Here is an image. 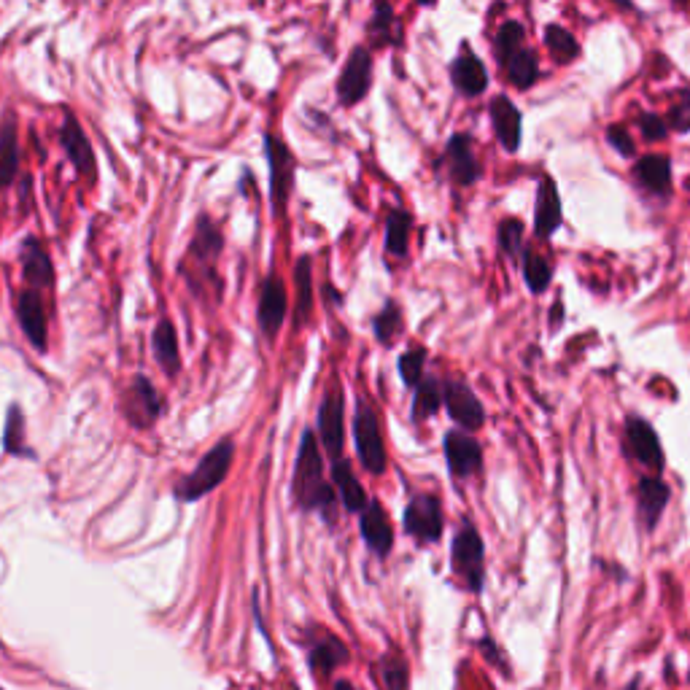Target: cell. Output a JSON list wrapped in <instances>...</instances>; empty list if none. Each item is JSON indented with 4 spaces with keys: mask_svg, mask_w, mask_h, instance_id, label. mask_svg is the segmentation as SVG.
<instances>
[{
    "mask_svg": "<svg viewBox=\"0 0 690 690\" xmlns=\"http://www.w3.org/2000/svg\"><path fill=\"white\" fill-rule=\"evenodd\" d=\"M292 494L294 502L302 510H319L327 523L337 521V499L340 496H337L335 486L324 480L319 443H316V434L310 429L302 434L300 453H297V464H294Z\"/></svg>",
    "mask_w": 690,
    "mask_h": 690,
    "instance_id": "obj_1",
    "label": "cell"
},
{
    "mask_svg": "<svg viewBox=\"0 0 690 690\" xmlns=\"http://www.w3.org/2000/svg\"><path fill=\"white\" fill-rule=\"evenodd\" d=\"M232 459H235V443H232V440H222V443L213 445L211 451L200 459V464H197L186 478H181L176 483L178 499H181V502H197V499H203L208 491H213V488L227 478V472H230L232 467Z\"/></svg>",
    "mask_w": 690,
    "mask_h": 690,
    "instance_id": "obj_2",
    "label": "cell"
},
{
    "mask_svg": "<svg viewBox=\"0 0 690 690\" xmlns=\"http://www.w3.org/2000/svg\"><path fill=\"white\" fill-rule=\"evenodd\" d=\"M356 451H359V461L370 475H383L386 472V445H383L381 421L378 413L372 410L367 402H359L356 410Z\"/></svg>",
    "mask_w": 690,
    "mask_h": 690,
    "instance_id": "obj_3",
    "label": "cell"
},
{
    "mask_svg": "<svg viewBox=\"0 0 690 690\" xmlns=\"http://www.w3.org/2000/svg\"><path fill=\"white\" fill-rule=\"evenodd\" d=\"M453 569L464 577L469 591H480L483 588V577H486V564H483V540L475 531L472 523H464L453 540Z\"/></svg>",
    "mask_w": 690,
    "mask_h": 690,
    "instance_id": "obj_4",
    "label": "cell"
},
{
    "mask_svg": "<svg viewBox=\"0 0 690 690\" xmlns=\"http://www.w3.org/2000/svg\"><path fill=\"white\" fill-rule=\"evenodd\" d=\"M122 410L124 418L133 426H138V429L154 426V421L160 418L162 399L157 389L151 386L149 378H143V375L133 378V383L122 394Z\"/></svg>",
    "mask_w": 690,
    "mask_h": 690,
    "instance_id": "obj_5",
    "label": "cell"
},
{
    "mask_svg": "<svg viewBox=\"0 0 690 690\" xmlns=\"http://www.w3.org/2000/svg\"><path fill=\"white\" fill-rule=\"evenodd\" d=\"M319 434L321 443L327 448V453L332 456V461L340 459L343 453V440H345V399L340 383L335 381V386L327 391V397L319 407Z\"/></svg>",
    "mask_w": 690,
    "mask_h": 690,
    "instance_id": "obj_6",
    "label": "cell"
},
{
    "mask_svg": "<svg viewBox=\"0 0 690 690\" xmlns=\"http://www.w3.org/2000/svg\"><path fill=\"white\" fill-rule=\"evenodd\" d=\"M372 84V57L364 46H356L354 52L348 54L343 73L337 79V98L343 106H354L370 92Z\"/></svg>",
    "mask_w": 690,
    "mask_h": 690,
    "instance_id": "obj_7",
    "label": "cell"
},
{
    "mask_svg": "<svg viewBox=\"0 0 690 690\" xmlns=\"http://www.w3.org/2000/svg\"><path fill=\"white\" fill-rule=\"evenodd\" d=\"M405 531L421 542L440 540L443 534V505L432 494H418L405 510Z\"/></svg>",
    "mask_w": 690,
    "mask_h": 690,
    "instance_id": "obj_8",
    "label": "cell"
},
{
    "mask_svg": "<svg viewBox=\"0 0 690 690\" xmlns=\"http://www.w3.org/2000/svg\"><path fill=\"white\" fill-rule=\"evenodd\" d=\"M267 162H270V192H273L275 211L284 213L286 197H289V186H292V170L294 157L292 151L286 149V143L275 135H267Z\"/></svg>",
    "mask_w": 690,
    "mask_h": 690,
    "instance_id": "obj_9",
    "label": "cell"
},
{
    "mask_svg": "<svg viewBox=\"0 0 690 690\" xmlns=\"http://www.w3.org/2000/svg\"><path fill=\"white\" fill-rule=\"evenodd\" d=\"M443 399L453 421L464 426L467 432H475V429L486 424V410H483L480 399L475 397V391L469 389L467 383L451 381L443 389Z\"/></svg>",
    "mask_w": 690,
    "mask_h": 690,
    "instance_id": "obj_10",
    "label": "cell"
},
{
    "mask_svg": "<svg viewBox=\"0 0 690 690\" xmlns=\"http://www.w3.org/2000/svg\"><path fill=\"white\" fill-rule=\"evenodd\" d=\"M62 146L68 151V160L73 162V168L79 170V176H84L87 181H95V173H98V165H95V151H92V143L81 130V124L76 122V116L68 111L65 114V122H62Z\"/></svg>",
    "mask_w": 690,
    "mask_h": 690,
    "instance_id": "obj_11",
    "label": "cell"
},
{
    "mask_svg": "<svg viewBox=\"0 0 690 690\" xmlns=\"http://www.w3.org/2000/svg\"><path fill=\"white\" fill-rule=\"evenodd\" d=\"M445 459L456 478H469L483 469V448L475 437L464 432H451L445 437Z\"/></svg>",
    "mask_w": 690,
    "mask_h": 690,
    "instance_id": "obj_12",
    "label": "cell"
},
{
    "mask_svg": "<svg viewBox=\"0 0 690 690\" xmlns=\"http://www.w3.org/2000/svg\"><path fill=\"white\" fill-rule=\"evenodd\" d=\"M286 289L281 284L278 275H267V281L262 284V294H259V327L267 337L278 335V329L286 319Z\"/></svg>",
    "mask_w": 690,
    "mask_h": 690,
    "instance_id": "obj_13",
    "label": "cell"
},
{
    "mask_svg": "<svg viewBox=\"0 0 690 690\" xmlns=\"http://www.w3.org/2000/svg\"><path fill=\"white\" fill-rule=\"evenodd\" d=\"M17 319L27 340L33 343L36 351H46V313L44 300L36 289H27L17 297Z\"/></svg>",
    "mask_w": 690,
    "mask_h": 690,
    "instance_id": "obj_14",
    "label": "cell"
},
{
    "mask_svg": "<svg viewBox=\"0 0 690 690\" xmlns=\"http://www.w3.org/2000/svg\"><path fill=\"white\" fill-rule=\"evenodd\" d=\"M626 432H629V443L631 448H634V456H637L645 467H664V448H661V440H658V434L653 432V426L647 424V421H642V418H629V421H626Z\"/></svg>",
    "mask_w": 690,
    "mask_h": 690,
    "instance_id": "obj_15",
    "label": "cell"
},
{
    "mask_svg": "<svg viewBox=\"0 0 690 690\" xmlns=\"http://www.w3.org/2000/svg\"><path fill=\"white\" fill-rule=\"evenodd\" d=\"M445 162L451 168V176L456 184H475L480 178V162L472 154V138L469 135H453L448 149H445Z\"/></svg>",
    "mask_w": 690,
    "mask_h": 690,
    "instance_id": "obj_16",
    "label": "cell"
},
{
    "mask_svg": "<svg viewBox=\"0 0 690 690\" xmlns=\"http://www.w3.org/2000/svg\"><path fill=\"white\" fill-rule=\"evenodd\" d=\"M491 122H494L496 138L507 151H518L521 146V111L505 95L491 100Z\"/></svg>",
    "mask_w": 690,
    "mask_h": 690,
    "instance_id": "obj_17",
    "label": "cell"
},
{
    "mask_svg": "<svg viewBox=\"0 0 690 690\" xmlns=\"http://www.w3.org/2000/svg\"><path fill=\"white\" fill-rule=\"evenodd\" d=\"M561 224V197L553 178H542L537 189V211H534V232L540 238H550Z\"/></svg>",
    "mask_w": 690,
    "mask_h": 690,
    "instance_id": "obj_18",
    "label": "cell"
},
{
    "mask_svg": "<svg viewBox=\"0 0 690 690\" xmlns=\"http://www.w3.org/2000/svg\"><path fill=\"white\" fill-rule=\"evenodd\" d=\"M451 79L461 95H467V98H478L480 92H483L488 84L486 65H483L475 54L469 52V49H464V52L456 57V62H453Z\"/></svg>",
    "mask_w": 690,
    "mask_h": 690,
    "instance_id": "obj_19",
    "label": "cell"
},
{
    "mask_svg": "<svg viewBox=\"0 0 690 690\" xmlns=\"http://www.w3.org/2000/svg\"><path fill=\"white\" fill-rule=\"evenodd\" d=\"M362 537L370 545V550H375L378 556H386L391 545H394V531H391L389 515H386V510L378 502H370L362 510Z\"/></svg>",
    "mask_w": 690,
    "mask_h": 690,
    "instance_id": "obj_20",
    "label": "cell"
},
{
    "mask_svg": "<svg viewBox=\"0 0 690 690\" xmlns=\"http://www.w3.org/2000/svg\"><path fill=\"white\" fill-rule=\"evenodd\" d=\"M332 483H335V491L340 496V502L348 513H362L364 507L370 505L367 502V491L356 480V475L351 472V461L337 459L332 461Z\"/></svg>",
    "mask_w": 690,
    "mask_h": 690,
    "instance_id": "obj_21",
    "label": "cell"
},
{
    "mask_svg": "<svg viewBox=\"0 0 690 690\" xmlns=\"http://www.w3.org/2000/svg\"><path fill=\"white\" fill-rule=\"evenodd\" d=\"M639 518L645 521L647 529H655V523L669 505V486L661 478H642L637 488Z\"/></svg>",
    "mask_w": 690,
    "mask_h": 690,
    "instance_id": "obj_22",
    "label": "cell"
},
{
    "mask_svg": "<svg viewBox=\"0 0 690 690\" xmlns=\"http://www.w3.org/2000/svg\"><path fill=\"white\" fill-rule=\"evenodd\" d=\"M22 270H25V278L33 286H52V259H49L44 243L38 238L25 240V246H22Z\"/></svg>",
    "mask_w": 690,
    "mask_h": 690,
    "instance_id": "obj_23",
    "label": "cell"
},
{
    "mask_svg": "<svg viewBox=\"0 0 690 690\" xmlns=\"http://www.w3.org/2000/svg\"><path fill=\"white\" fill-rule=\"evenodd\" d=\"M634 178L655 195H666L672 186V162L669 157H658V154L642 157L634 168Z\"/></svg>",
    "mask_w": 690,
    "mask_h": 690,
    "instance_id": "obj_24",
    "label": "cell"
},
{
    "mask_svg": "<svg viewBox=\"0 0 690 690\" xmlns=\"http://www.w3.org/2000/svg\"><path fill=\"white\" fill-rule=\"evenodd\" d=\"M151 345H154V356L157 362L165 370V375H178V367H181V356H178V335L176 327L170 324L168 319L160 321L154 335H151Z\"/></svg>",
    "mask_w": 690,
    "mask_h": 690,
    "instance_id": "obj_25",
    "label": "cell"
},
{
    "mask_svg": "<svg viewBox=\"0 0 690 690\" xmlns=\"http://www.w3.org/2000/svg\"><path fill=\"white\" fill-rule=\"evenodd\" d=\"M19 173V143H17V124L14 116H9L0 127V189L17 178Z\"/></svg>",
    "mask_w": 690,
    "mask_h": 690,
    "instance_id": "obj_26",
    "label": "cell"
},
{
    "mask_svg": "<svg viewBox=\"0 0 690 690\" xmlns=\"http://www.w3.org/2000/svg\"><path fill=\"white\" fill-rule=\"evenodd\" d=\"M345 661H348V647L337 637H324L319 645L310 650V669L319 677H329Z\"/></svg>",
    "mask_w": 690,
    "mask_h": 690,
    "instance_id": "obj_27",
    "label": "cell"
},
{
    "mask_svg": "<svg viewBox=\"0 0 690 690\" xmlns=\"http://www.w3.org/2000/svg\"><path fill=\"white\" fill-rule=\"evenodd\" d=\"M505 71L518 89L531 87L534 81L540 79V62H537V54L531 52V49H518V52L505 62Z\"/></svg>",
    "mask_w": 690,
    "mask_h": 690,
    "instance_id": "obj_28",
    "label": "cell"
},
{
    "mask_svg": "<svg viewBox=\"0 0 690 690\" xmlns=\"http://www.w3.org/2000/svg\"><path fill=\"white\" fill-rule=\"evenodd\" d=\"M294 281H297V308H294V321L305 324L313 310V273H310V257H302L294 267Z\"/></svg>",
    "mask_w": 690,
    "mask_h": 690,
    "instance_id": "obj_29",
    "label": "cell"
},
{
    "mask_svg": "<svg viewBox=\"0 0 690 690\" xmlns=\"http://www.w3.org/2000/svg\"><path fill=\"white\" fill-rule=\"evenodd\" d=\"M440 405H443V386H440L437 378H424L418 383L416 399H413V418L426 421V418H432L440 410Z\"/></svg>",
    "mask_w": 690,
    "mask_h": 690,
    "instance_id": "obj_30",
    "label": "cell"
},
{
    "mask_svg": "<svg viewBox=\"0 0 690 690\" xmlns=\"http://www.w3.org/2000/svg\"><path fill=\"white\" fill-rule=\"evenodd\" d=\"M410 227H413L410 213H405V211L389 213V222H386V248H389L394 257H405L407 254Z\"/></svg>",
    "mask_w": 690,
    "mask_h": 690,
    "instance_id": "obj_31",
    "label": "cell"
},
{
    "mask_svg": "<svg viewBox=\"0 0 690 690\" xmlns=\"http://www.w3.org/2000/svg\"><path fill=\"white\" fill-rule=\"evenodd\" d=\"M192 251H195L197 257L203 259H213L219 251H222V235H219V230H216V224L208 219V216H203L200 222H197V230H195V240H192Z\"/></svg>",
    "mask_w": 690,
    "mask_h": 690,
    "instance_id": "obj_32",
    "label": "cell"
},
{
    "mask_svg": "<svg viewBox=\"0 0 690 690\" xmlns=\"http://www.w3.org/2000/svg\"><path fill=\"white\" fill-rule=\"evenodd\" d=\"M545 46H548L550 54H553L558 62L575 60L577 54H580L577 38L572 36L569 30H564V27H558V25H550L548 30H545Z\"/></svg>",
    "mask_w": 690,
    "mask_h": 690,
    "instance_id": "obj_33",
    "label": "cell"
},
{
    "mask_svg": "<svg viewBox=\"0 0 690 690\" xmlns=\"http://www.w3.org/2000/svg\"><path fill=\"white\" fill-rule=\"evenodd\" d=\"M523 25L521 22H505V25L499 27V33H496V44H494V49H496V57H499V62L505 65L510 57H513L518 49H523Z\"/></svg>",
    "mask_w": 690,
    "mask_h": 690,
    "instance_id": "obj_34",
    "label": "cell"
},
{
    "mask_svg": "<svg viewBox=\"0 0 690 690\" xmlns=\"http://www.w3.org/2000/svg\"><path fill=\"white\" fill-rule=\"evenodd\" d=\"M523 259H526V262H523V275H526L529 292L542 294L550 286V265L540 254H534V251H529Z\"/></svg>",
    "mask_w": 690,
    "mask_h": 690,
    "instance_id": "obj_35",
    "label": "cell"
},
{
    "mask_svg": "<svg viewBox=\"0 0 690 690\" xmlns=\"http://www.w3.org/2000/svg\"><path fill=\"white\" fill-rule=\"evenodd\" d=\"M399 329H402V310H399L394 302H386V308H383L381 313H378V319H375V337H378L383 345H389Z\"/></svg>",
    "mask_w": 690,
    "mask_h": 690,
    "instance_id": "obj_36",
    "label": "cell"
},
{
    "mask_svg": "<svg viewBox=\"0 0 690 690\" xmlns=\"http://www.w3.org/2000/svg\"><path fill=\"white\" fill-rule=\"evenodd\" d=\"M381 677L386 690H407V664L402 655H389L381 661Z\"/></svg>",
    "mask_w": 690,
    "mask_h": 690,
    "instance_id": "obj_37",
    "label": "cell"
},
{
    "mask_svg": "<svg viewBox=\"0 0 690 690\" xmlns=\"http://www.w3.org/2000/svg\"><path fill=\"white\" fill-rule=\"evenodd\" d=\"M499 246L507 257H518L523 251V222L518 219H505L499 224Z\"/></svg>",
    "mask_w": 690,
    "mask_h": 690,
    "instance_id": "obj_38",
    "label": "cell"
},
{
    "mask_svg": "<svg viewBox=\"0 0 690 690\" xmlns=\"http://www.w3.org/2000/svg\"><path fill=\"white\" fill-rule=\"evenodd\" d=\"M391 22H394V9H391L389 3L375 6V14H372V22H370V38L378 46L389 44Z\"/></svg>",
    "mask_w": 690,
    "mask_h": 690,
    "instance_id": "obj_39",
    "label": "cell"
},
{
    "mask_svg": "<svg viewBox=\"0 0 690 690\" xmlns=\"http://www.w3.org/2000/svg\"><path fill=\"white\" fill-rule=\"evenodd\" d=\"M426 351L424 348H416V351H407L402 359H399V375L407 386H418L421 383V372H424Z\"/></svg>",
    "mask_w": 690,
    "mask_h": 690,
    "instance_id": "obj_40",
    "label": "cell"
},
{
    "mask_svg": "<svg viewBox=\"0 0 690 690\" xmlns=\"http://www.w3.org/2000/svg\"><path fill=\"white\" fill-rule=\"evenodd\" d=\"M19 437H25V418H22V413H19V407L14 405L9 410V424H6V451L14 453V456H19V448H17Z\"/></svg>",
    "mask_w": 690,
    "mask_h": 690,
    "instance_id": "obj_41",
    "label": "cell"
},
{
    "mask_svg": "<svg viewBox=\"0 0 690 690\" xmlns=\"http://www.w3.org/2000/svg\"><path fill=\"white\" fill-rule=\"evenodd\" d=\"M639 130H642V135H645L647 141H661V138H666V124L658 114L639 116Z\"/></svg>",
    "mask_w": 690,
    "mask_h": 690,
    "instance_id": "obj_42",
    "label": "cell"
},
{
    "mask_svg": "<svg viewBox=\"0 0 690 690\" xmlns=\"http://www.w3.org/2000/svg\"><path fill=\"white\" fill-rule=\"evenodd\" d=\"M607 141H610L623 157H631V154H634V141H631L629 133H626L620 124H612L610 130H607Z\"/></svg>",
    "mask_w": 690,
    "mask_h": 690,
    "instance_id": "obj_43",
    "label": "cell"
},
{
    "mask_svg": "<svg viewBox=\"0 0 690 690\" xmlns=\"http://www.w3.org/2000/svg\"><path fill=\"white\" fill-rule=\"evenodd\" d=\"M669 124H672L674 130H680V133H688L690 130V100L685 98V103L682 106H674L672 114H669Z\"/></svg>",
    "mask_w": 690,
    "mask_h": 690,
    "instance_id": "obj_44",
    "label": "cell"
},
{
    "mask_svg": "<svg viewBox=\"0 0 690 690\" xmlns=\"http://www.w3.org/2000/svg\"><path fill=\"white\" fill-rule=\"evenodd\" d=\"M335 690H356L351 682H345V680H340V682H335Z\"/></svg>",
    "mask_w": 690,
    "mask_h": 690,
    "instance_id": "obj_45",
    "label": "cell"
},
{
    "mask_svg": "<svg viewBox=\"0 0 690 690\" xmlns=\"http://www.w3.org/2000/svg\"><path fill=\"white\" fill-rule=\"evenodd\" d=\"M558 319H561V305H556V310H553V324H556Z\"/></svg>",
    "mask_w": 690,
    "mask_h": 690,
    "instance_id": "obj_46",
    "label": "cell"
},
{
    "mask_svg": "<svg viewBox=\"0 0 690 690\" xmlns=\"http://www.w3.org/2000/svg\"><path fill=\"white\" fill-rule=\"evenodd\" d=\"M626 690H642V685H639V680H634V682H631V685H629V688H626Z\"/></svg>",
    "mask_w": 690,
    "mask_h": 690,
    "instance_id": "obj_47",
    "label": "cell"
},
{
    "mask_svg": "<svg viewBox=\"0 0 690 690\" xmlns=\"http://www.w3.org/2000/svg\"><path fill=\"white\" fill-rule=\"evenodd\" d=\"M685 186H688V192H690V178H688V184H685Z\"/></svg>",
    "mask_w": 690,
    "mask_h": 690,
    "instance_id": "obj_48",
    "label": "cell"
},
{
    "mask_svg": "<svg viewBox=\"0 0 690 690\" xmlns=\"http://www.w3.org/2000/svg\"><path fill=\"white\" fill-rule=\"evenodd\" d=\"M0 690H3V688H0Z\"/></svg>",
    "mask_w": 690,
    "mask_h": 690,
    "instance_id": "obj_49",
    "label": "cell"
}]
</instances>
